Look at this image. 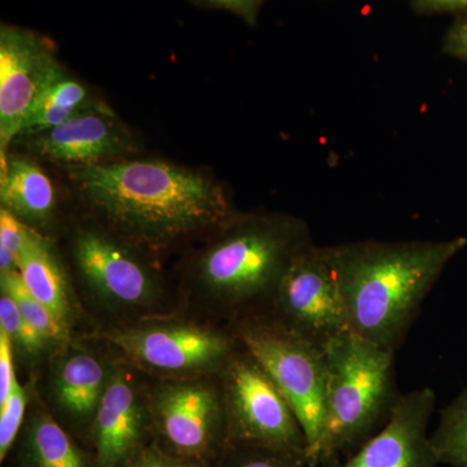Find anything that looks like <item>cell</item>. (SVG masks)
Returning a JSON list of instances; mask_svg holds the SVG:
<instances>
[{"mask_svg":"<svg viewBox=\"0 0 467 467\" xmlns=\"http://www.w3.org/2000/svg\"><path fill=\"white\" fill-rule=\"evenodd\" d=\"M312 243L299 217L236 212L175 267L180 310L227 326L267 315L288 267Z\"/></svg>","mask_w":467,"mask_h":467,"instance_id":"7a4b0ae2","label":"cell"},{"mask_svg":"<svg viewBox=\"0 0 467 467\" xmlns=\"http://www.w3.org/2000/svg\"><path fill=\"white\" fill-rule=\"evenodd\" d=\"M214 467H308V461L266 448L227 445Z\"/></svg>","mask_w":467,"mask_h":467,"instance_id":"cb8c5ba5","label":"cell"},{"mask_svg":"<svg viewBox=\"0 0 467 467\" xmlns=\"http://www.w3.org/2000/svg\"><path fill=\"white\" fill-rule=\"evenodd\" d=\"M229 445L306 457L308 442L284 393L243 346L220 374Z\"/></svg>","mask_w":467,"mask_h":467,"instance_id":"9c48e42d","label":"cell"},{"mask_svg":"<svg viewBox=\"0 0 467 467\" xmlns=\"http://www.w3.org/2000/svg\"><path fill=\"white\" fill-rule=\"evenodd\" d=\"M0 208L50 238L57 225L58 195L51 178L34 160L11 150L0 158Z\"/></svg>","mask_w":467,"mask_h":467,"instance_id":"2e32d148","label":"cell"},{"mask_svg":"<svg viewBox=\"0 0 467 467\" xmlns=\"http://www.w3.org/2000/svg\"><path fill=\"white\" fill-rule=\"evenodd\" d=\"M29 384L15 379L12 391L5 404L0 405V462H5L16 442L29 407Z\"/></svg>","mask_w":467,"mask_h":467,"instance_id":"603a6c76","label":"cell"},{"mask_svg":"<svg viewBox=\"0 0 467 467\" xmlns=\"http://www.w3.org/2000/svg\"><path fill=\"white\" fill-rule=\"evenodd\" d=\"M14 347L5 330L0 328V405L5 404L17 377Z\"/></svg>","mask_w":467,"mask_h":467,"instance_id":"4316f807","label":"cell"},{"mask_svg":"<svg viewBox=\"0 0 467 467\" xmlns=\"http://www.w3.org/2000/svg\"><path fill=\"white\" fill-rule=\"evenodd\" d=\"M153 439L164 450L214 467L229 445L220 376L150 379Z\"/></svg>","mask_w":467,"mask_h":467,"instance_id":"30bf717a","label":"cell"},{"mask_svg":"<svg viewBox=\"0 0 467 467\" xmlns=\"http://www.w3.org/2000/svg\"><path fill=\"white\" fill-rule=\"evenodd\" d=\"M149 384L150 378L121 356L91 429L88 451L94 467H128L155 441Z\"/></svg>","mask_w":467,"mask_h":467,"instance_id":"7c38bea8","label":"cell"},{"mask_svg":"<svg viewBox=\"0 0 467 467\" xmlns=\"http://www.w3.org/2000/svg\"><path fill=\"white\" fill-rule=\"evenodd\" d=\"M436 395L430 387L401 395L391 418L348 457L328 467H438L429 435Z\"/></svg>","mask_w":467,"mask_h":467,"instance_id":"9a60e30c","label":"cell"},{"mask_svg":"<svg viewBox=\"0 0 467 467\" xmlns=\"http://www.w3.org/2000/svg\"><path fill=\"white\" fill-rule=\"evenodd\" d=\"M444 50L451 57L467 61V20L451 30L445 38Z\"/></svg>","mask_w":467,"mask_h":467,"instance_id":"f1b7e54d","label":"cell"},{"mask_svg":"<svg viewBox=\"0 0 467 467\" xmlns=\"http://www.w3.org/2000/svg\"><path fill=\"white\" fill-rule=\"evenodd\" d=\"M54 46L46 36L16 26H0V158L20 138L52 67Z\"/></svg>","mask_w":467,"mask_h":467,"instance_id":"4fadbf2b","label":"cell"},{"mask_svg":"<svg viewBox=\"0 0 467 467\" xmlns=\"http://www.w3.org/2000/svg\"><path fill=\"white\" fill-rule=\"evenodd\" d=\"M267 315L321 348L350 331L325 247L312 243L297 254L282 278Z\"/></svg>","mask_w":467,"mask_h":467,"instance_id":"8fae6325","label":"cell"},{"mask_svg":"<svg viewBox=\"0 0 467 467\" xmlns=\"http://www.w3.org/2000/svg\"><path fill=\"white\" fill-rule=\"evenodd\" d=\"M29 384L26 420L11 453L17 467H94L90 451L55 420ZM9 453V454H11Z\"/></svg>","mask_w":467,"mask_h":467,"instance_id":"ac0fdd59","label":"cell"},{"mask_svg":"<svg viewBox=\"0 0 467 467\" xmlns=\"http://www.w3.org/2000/svg\"><path fill=\"white\" fill-rule=\"evenodd\" d=\"M67 174L88 217L158 260L236 213L223 184L164 160L121 159Z\"/></svg>","mask_w":467,"mask_h":467,"instance_id":"6da1fadb","label":"cell"},{"mask_svg":"<svg viewBox=\"0 0 467 467\" xmlns=\"http://www.w3.org/2000/svg\"><path fill=\"white\" fill-rule=\"evenodd\" d=\"M233 328L291 405L308 442V461L325 427L327 367L324 348L269 315L244 319Z\"/></svg>","mask_w":467,"mask_h":467,"instance_id":"ba28073f","label":"cell"},{"mask_svg":"<svg viewBox=\"0 0 467 467\" xmlns=\"http://www.w3.org/2000/svg\"><path fill=\"white\" fill-rule=\"evenodd\" d=\"M0 290L11 295L26 321L57 348L77 334L27 291L17 270L0 275Z\"/></svg>","mask_w":467,"mask_h":467,"instance_id":"7402d4cb","label":"cell"},{"mask_svg":"<svg viewBox=\"0 0 467 467\" xmlns=\"http://www.w3.org/2000/svg\"><path fill=\"white\" fill-rule=\"evenodd\" d=\"M97 101L90 90L57 61L24 122L20 138L51 130Z\"/></svg>","mask_w":467,"mask_h":467,"instance_id":"d6986e66","label":"cell"},{"mask_svg":"<svg viewBox=\"0 0 467 467\" xmlns=\"http://www.w3.org/2000/svg\"><path fill=\"white\" fill-rule=\"evenodd\" d=\"M201 2L211 5V7L232 12V14L244 20L245 23L254 24L265 0H201Z\"/></svg>","mask_w":467,"mask_h":467,"instance_id":"83f0119b","label":"cell"},{"mask_svg":"<svg viewBox=\"0 0 467 467\" xmlns=\"http://www.w3.org/2000/svg\"><path fill=\"white\" fill-rule=\"evenodd\" d=\"M431 442L439 462L467 467V389L441 411Z\"/></svg>","mask_w":467,"mask_h":467,"instance_id":"44dd1931","label":"cell"},{"mask_svg":"<svg viewBox=\"0 0 467 467\" xmlns=\"http://www.w3.org/2000/svg\"><path fill=\"white\" fill-rule=\"evenodd\" d=\"M121 355L97 333H78L30 374L43 405L88 451L91 429Z\"/></svg>","mask_w":467,"mask_h":467,"instance_id":"52a82bcc","label":"cell"},{"mask_svg":"<svg viewBox=\"0 0 467 467\" xmlns=\"http://www.w3.org/2000/svg\"><path fill=\"white\" fill-rule=\"evenodd\" d=\"M27 229L16 217L0 208V275L17 270Z\"/></svg>","mask_w":467,"mask_h":467,"instance_id":"d4e9b609","label":"cell"},{"mask_svg":"<svg viewBox=\"0 0 467 467\" xmlns=\"http://www.w3.org/2000/svg\"><path fill=\"white\" fill-rule=\"evenodd\" d=\"M67 239V256H61L86 333L180 312L173 279L160 260L88 216Z\"/></svg>","mask_w":467,"mask_h":467,"instance_id":"277c9868","label":"cell"},{"mask_svg":"<svg viewBox=\"0 0 467 467\" xmlns=\"http://www.w3.org/2000/svg\"><path fill=\"white\" fill-rule=\"evenodd\" d=\"M150 379L218 376L242 347L233 326L171 313L107 331H92Z\"/></svg>","mask_w":467,"mask_h":467,"instance_id":"8992f818","label":"cell"},{"mask_svg":"<svg viewBox=\"0 0 467 467\" xmlns=\"http://www.w3.org/2000/svg\"><path fill=\"white\" fill-rule=\"evenodd\" d=\"M17 272L27 291L54 313L55 317L78 334L82 318L77 308L61 252L50 236L27 229Z\"/></svg>","mask_w":467,"mask_h":467,"instance_id":"e0dca14e","label":"cell"},{"mask_svg":"<svg viewBox=\"0 0 467 467\" xmlns=\"http://www.w3.org/2000/svg\"><path fill=\"white\" fill-rule=\"evenodd\" d=\"M411 5L420 14H438L467 9V0H411Z\"/></svg>","mask_w":467,"mask_h":467,"instance_id":"f546056e","label":"cell"},{"mask_svg":"<svg viewBox=\"0 0 467 467\" xmlns=\"http://www.w3.org/2000/svg\"><path fill=\"white\" fill-rule=\"evenodd\" d=\"M467 247L445 241L344 243L325 247L349 330L396 352L445 267Z\"/></svg>","mask_w":467,"mask_h":467,"instance_id":"3957f363","label":"cell"},{"mask_svg":"<svg viewBox=\"0 0 467 467\" xmlns=\"http://www.w3.org/2000/svg\"><path fill=\"white\" fill-rule=\"evenodd\" d=\"M0 328L14 347L16 364L32 374L57 349L24 317L11 295L0 290Z\"/></svg>","mask_w":467,"mask_h":467,"instance_id":"ffe728a7","label":"cell"},{"mask_svg":"<svg viewBox=\"0 0 467 467\" xmlns=\"http://www.w3.org/2000/svg\"><path fill=\"white\" fill-rule=\"evenodd\" d=\"M128 467H207L196 461L171 453L153 441L143 448Z\"/></svg>","mask_w":467,"mask_h":467,"instance_id":"484cf974","label":"cell"},{"mask_svg":"<svg viewBox=\"0 0 467 467\" xmlns=\"http://www.w3.org/2000/svg\"><path fill=\"white\" fill-rule=\"evenodd\" d=\"M29 144L43 159L67 169L124 159L135 146L130 130L101 100L79 110L64 124L30 137Z\"/></svg>","mask_w":467,"mask_h":467,"instance_id":"5bb4252c","label":"cell"},{"mask_svg":"<svg viewBox=\"0 0 467 467\" xmlns=\"http://www.w3.org/2000/svg\"><path fill=\"white\" fill-rule=\"evenodd\" d=\"M326 420L308 467H328L358 450L391 418L398 391L395 352L348 331L325 346Z\"/></svg>","mask_w":467,"mask_h":467,"instance_id":"5b68a950","label":"cell"}]
</instances>
